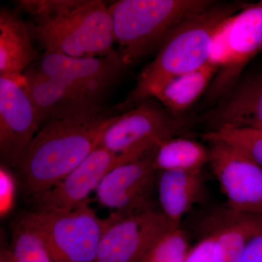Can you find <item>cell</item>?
I'll use <instances>...</instances> for the list:
<instances>
[{
	"label": "cell",
	"instance_id": "1",
	"mask_svg": "<svg viewBox=\"0 0 262 262\" xmlns=\"http://www.w3.org/2000/svg\"><path fill=\"white\" fill-rule=\"evenodd\" d=\"M119 115L115 108H102L45 124L15 168L25 194L35 201L77 168Z\"/></svg>",
	"mask_w": 262,
	"mask_h": 262
},
{
	"label": "cell",
	"instance_id": "2",
	"mask_svg": "<svg viewBox=\"0 0 262 262\" xmlns=\"http://www.w3.org/2000/svg\"><path fill=\"white\" fill-rule=\"evenodd\" d=\"M18 9L30 15L31 37L45 52L98 57L116 51L113 19L101 0H24Z\"/></svg>",
	"mask_w": 262,
	"mask_h": 262
},
{
	"label": "cell",
	"instance_id": "3",
	"mask_svg": "<svg viewBox=\"0 0 262 262\" xmlns=\"http://www.w3.org/2000/svg\"><path fill=\"white\" fill-rule=\"evenodd\" d=\"M245 3L216 2L208 9L184 20L165 39L155 59L138 76L125 101L117 105L119 114L154 98L167 82L200 68L211 58L217 36Z\"/></svg>",
	"mask_w": 262,
	"mask_h": 262
},
{
	"label": "cell",
	"instance_id": "4",
	"mask_svg": "<svg viewBox=\"0 0 262 262\" xmlns=\"http://www.w3.org/2000/svg\"><path fill=\"white\" fill-rule=\"evenodd\" d=\"M216 3L213 0H119L108 6L116 50L130 67L161 47L184 20Z\"/></svg>",
	"mask_w": 262,
	"mask_h": 262
},
{
	"label": "cell",
	"instance_id": "5",
	"mask_svg": "<svg viewBox=\"0 0 262 262\" xmlns=\"http://www.w3.org/2000/svg\"><path fill=\"white\" fill-rule=\"evenodd\" d=\"M262 52V0L246 4L215 39L209 61L220 70L205 94V104L216 105L242 78L250 61Z\"/></svg>",
	"mask_w": 262,
	"mask_h": 262
},
{
	"label": "cell",
	"instance_id": "6",
	"mask_svg": "<svg viewBox=\"0 0 262 262\" xmlns=\"http://www.w3.org/2000/svg\"><path fill=\"white\" fill-rule=\"evenodd\" d=\"M22 216L42 234L54 262H97L101 236L110 220H101L89 200L67 213L36 209Z\"/></svg>",
	"mask_w": 262,
	"mask_h": 262
},
{
	"label": "cell",
	"instance_id": "7",
	"mask_svg": "<svg viewBox=\"0 0 262 262\" xmlns=\"http://www.w3.org/2000/svg\"><path fill=\"white\" fill-rule=\"evenodd\" d=\"M186 127L184 119L176 118L156 98H149L120 114L103 133L98 147L134 161L181 135Z\"/></svg>",
	"mask_w": 262,
	"mask_h": 262
},
{
	"label": "cell",
	"instance_id": "8",
	"mask_svg": "<svg viewBox=\"0 0 262 262\" xmlns=\"http://www.w3.org/2000/svg\"><path fill=\"white\" fill-rule=\"evenodd\" d=\"M207 141L212 173L227 198L226 205L238 213L262 215V167L227 143Z\"/></svg>",
	"mask_w": 262,
	"mask_h": 262
},
{
	"label": "cell",
	"instance_id": "9",
	"mask_svg": "<svg viewBox=\"0 0 262 262\" xmlns=\"http://www.w3.org/2000/svg\"><path fill=\"white\" fill-rule=\"evenodd\" d=\"M103 231L97 262H140L173 226L155 209L122 215L114 213Z\"/></svg>",
	"mask_w": 262,
	"mask_h": 262
},
{
	"label": "cell",
	"instance_id": "10",
	"mask_svg": "<svg viewBox=\"0 0 262 262\" xmlns=\"http://www.w3.org/2000/svg\"><path fill=\"white\" fill-rule=\"evenodd\" d=\"M42 125L24 80L0 77V157L15 168Z\"/></svg>",
	"mask_w": 262,
	"mask_h": 262
},
{
	"label": "cell",
	"instance_id": "11",
	"mask_svg": "<svg viewBox=\"0 0 262 262\" xmlns=\"http://www.w3.org/2000/svg\"><path fill=\"white\" fill-rule=\"evenodd\" d=\"M127 68L117 51L98 57H72L45 52L37 67L48 77L101 101Z\"/></svg>",
	"mask_w": 262,
	"mask_h": 262
},
{
	"label": "cell",
	"instance_id": "12",
	"mask_svg": "<svg viewBox=\"0 0 262 262\" xmlns=\"http://www.w3.org/2000/svg\"><path fill=\"white\" fill-rule=\"evenodd\" d=\"M155 151L110 170L95 190L98 203L122 215L154 209L150 198L158 174L153 163Z\"/></svg>",
	"mask_w": 262,
	"mask_h": 262
},
{
	"label": "cell",
	"instance_id": "13",
	"mask_svg": "<svg viewBox=\"0 0 262 262\" xmlns=\"http://www.w3.org/2000/svg\"><path fill=\"white\" fill-rule=\"evenodd\" d=\"M130 160L98 147L54 187L36 199L37 209L67 213L89 200L91 192L115 167Z\"/></svg>",
	"mask_w": 262,
	"mask_h": 262
},
{
	"label": "cell",
	"instance_id": "14",
	"mask_svg": "<svg viewBox=\"0 0 262 262\" xmlns=\"http://www.w3.org/2000/svg\"><path fill=\"white\" fill-rule=\"evenodd\" d=\"M24 77L41 124L103 108L101 100L51 78L37 68L28 69L24 72Z\"/></svg>",
	"mask_w": 262,
	"mask_h": 262
},
{
	"label": "cell",
	"instance_id": "15",
	"mask_svg": "<svg viewBox=\"0 0 262 262\" xmlns=\"http://www.w3.org/2000/svg\"><path fill=\"white\" fill-rule=\"evenodd\" d=\"M203 117L210 130H262V72L241 78L223 100Z\"/></svg>",
	"mask_w": 262,
	"mask_h": 262
},
{
	"label": "cell",
	"instance_id": "16",
	"mask_svg": "<svg viewBox=\"0 0 262 262\" xmlns=\"http://www.w3.org/2000/svg\"><path fill=\"white\" fill-rule=\"evenodd\" d=\"M261 220L262 215L238 213L225 205L209 213L201 225L214 234L218 262H239Z\"/></svg>",
	"mask_w": 262,
	"mask_h": 262
},
{
	"label": "cell",
	"instance_id": "17",
	"mask_svg": "<svg viewBox=\"0 0 262 262\" xmlns=\"http://www.w3.org/2000/svg\"><path fill=\"white\" fill-rule=\"evenodd\" d=\"M204 184L203 170L158 171L160 211L173 227H180L184 215L201 199Z\"/></svg>",
	"mask_w": 262,
	"mask_h": 262
},
{
	"label": "cell",
	"instance_id": "18",
	"mask_svg": "<svg viewBox=\"0 0 262 262\" xmlns=\"http://www.w3.org/2000/svg\"><path fill=\"white\" fill-rule=\"evenodd\" d=\"M37 56L27 22L15 10H0V77L24 75Z\"/></svg>",
	"mask_w": 262,
	"mask_h": 262
},
{
	"label": "cell",
	"instance_id": "19",
	"mask_svg": "<svg viewBox=\"0 0 262 262\" xmlns=\"http://www.w3.org/2000/svg\"><path fill=\"white\" fill-rule=\"evenodd\" d=\"M219 70L218 65L208 61L200 68L169 81L154 98L174 117L183 119V114L206 94Z\"/></svg>",
	"mask_w": 262,
	"mask_h": 262
},
{
	"label": "cell",
	"instance_id": "20",
	"mask_svg": "<svg viewBox=\"0 0 262 262\" xmlns=\"http://www.w3.org/2000/svg\"><path fill=\"white\" fill-rule=\"evenodd\" d=\"M209 160L208 148L192 139L175 136L155 149L153 163L157 171L194 170H203Z\"/></svg>",
	"mask_w": 262,
	"mask_h": 262
},
{
	"label": "cell",
	"instance_id": "21",
	"mask_svg": "<svg viewBox=\"0 0 262 262\" xmlns=\"http://www.w3.org/2000/svg\"><path fill=\"white\" fill-rule=\"evenodd\" d=\"M10 249L15 262H54L42 234L23 216L15 225Z\"/></svg>",
	"mask_w": 262,
	"mask_h": 262
},
{
	"label": "cell",
	"instance_id": "22",
	"mask_svg": "<svg viewBox=\"0 0 262 262\" xmlns=\"http://www.w3.org/2000/svg\"><path fill=\"white\" fill-rule=\"evenodd\" d=\"M190 248L187 231L181 226L173 227L151 246L140 262H184Z\"/></svg>",
	"mask_w": 262,
	"mask_h": 262
},
{
	"label": "cell",
	"instance_id": "23",
	"mask_svg": "<svg viewBox=\"0 0 262 262\" xmlns=\"http://www.w3.org/2000/svg\"><path fill=\"white\" fill-rule=\"evenodd\" d=\"M206 141H223L237 148L262 167V130L252 128H221L203 134Z\"/></svg>",
	"mask_w": 262,
	"mask_h": 262
},
{
	"label": "cell",
	"instance_id": "24",
	"mask_svg": "<svg viewBox=\"0 0 262 262\" xmlns=\"http://www.w3.org/2000/svg\"><path fill=\"white\" fill-rule=\"evenodd\" d=\"M202 230L203 232L201 239L191 246L184 262H218L214 234L206 229Z\"/></svg>",
	"mask_w": 262,
	"mask_h": 262
},
{
	"label": "cell",
	"instance_id": "25",
	"mask_svg": "<svg viewBox=\"0 0 262 262\" xmlns=\"http://www.w3.org/2000/svg\"><path fill=\"white\" fill-rule=\"evenodd\" d=\"M15 179L7 167L0 169V213L2 216L8 214L13 208L15 196Z\"/></svg>",
	"mask_w": 262,
	"mask_h": 262
},
{
	"label": "cell",
	"instance_id": "26",
	"mask_svg": "<svg viewBox=\"0 0 262 262\" xmlns=\"http://www.w3.org/2000/svg\"><path fill=\"white\" fill-rule=\"evenodd\" d=\"M239 262H262V220L248 243Z\"/></svg>",
	"mask_w": 262,
	"mask_h": 262
},
{
	"label": "cell",
	"instance_id": "27",
	"mask_svg": "<svg viewBox=\"0 0 262 262\" xmlns=\"http://www.w3.org/2000/svg\"><path fill=\"white\" fill-rule=\"evenodd\" d=\"M0 262H15L11 251L5 247L2 248L0 253Z\"/></svg>",
	"mask_w": 262,
	"mask_h": 262
}]
</instances>
